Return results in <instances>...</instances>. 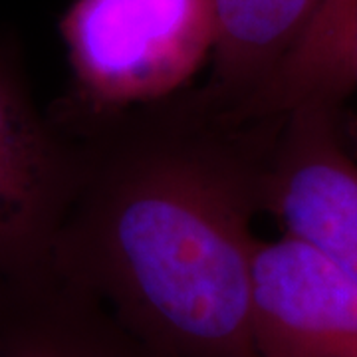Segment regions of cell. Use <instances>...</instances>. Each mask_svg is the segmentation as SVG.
Masks as SVG:
<instances>
[{"label": "cell", "mask_w": 357, "mask_h": 357, "mask_svg": "<svg viewBox=\"0 0 357 357\" xmlns=\"http://www.w3.org/2000/svg\"><path fill=\"white\" fill-rule=\"evenodd\" d=\"M288 107L203 86L109 114L52 117L79 178L50 264L165 357H256L250 276Z\"/></svg>", "instance_id": "1"}, {"label": "cell", "mask_w": 357, "mask_h": 357, "mask_svg": "<svg viewBox=\"0 0 357 357\" xmlns=\"http://www.w3.org/2000/svg\"><path fill=\"white\" fill-rule=\"evenodd\" d=\"M72 86L58 114H109L189 88L213 56L211 0H74L60 18Z\"/></svg>", "instance_id": "2"}, {"label": "cell", "mask_w": 357, "mask_h": 357, "mask_svg": "<svg viewBox=\"0 0 357 357\" xmlns=\"http://www.w3.org/2000/svg\"><path fill=\"white\" fill-rule=\"evenodd\" d=\"M354 84L351 66H332L288 105L268 173L266 213L357 280V161L342 135V103Z\"/></svg>", "instance_id": "3"}, {"label": "cell", "mask_w": 357, "mask_h": 357, "mask_svg": "<svg viewBox=\"0 0 357 357\" xmlns=\"http://www.w3.org/2000/svg\"><path fill=\"white\" fill-rule=\"evenodd\" d=\"M79 178V143L42 115L14 36L0 30V278L44 266Z\"/></svg>", "instance_id": "4"}, {"label": "cell", "mask_w": 357, "mask_h": 357, "mask_svg": "<svg viewBox=\"0 0 357 357\" xmlns=\"http://www.w3.org/2000/svg\"><path fill=\"white\" fill-rule=\"evenodd\" d=\"M250 328L256 357H357V280L290 234L258 241Z\"/></svg>", "instance_id": "5"}, {"label": "cell", "mask_w": 357, "mask_h": 357, "mask_svg": "<svg viewBox=\"0 0 357 357\" xmlns=\"http://www.w3.org/2000/svg\"><path fill=\"white\" fill-rule=\"evenodd\" d=\"M0 357H165L52 264L0 278Z\"/></svg>", "instance_id": "6"}, {"label": "cell", "mask_w": 357, "mask_h": 357, "mask_svg": "<svg viewBox=\"0 0 357 357\" xmlns=\"http://www.w3.org/2000/svg\"><path fill=\"white\" fill-rule=\"evenodd\" d=\"M213 72L203 88L230 105H246L278 82L314 34L351 0H211Z\"/></svg>", "instance_id": "7"}, {"label": "cell", "mask_w": 357, "mask_h": 357, "mask_svg": "<svg viewBox=\"0 0 357 357\" xmlns=\"http://www.w3.org/2000/svg\"><path fill=\"white\" fill-rule=\"evenodd\" d=\"M351 62L357 77V0H354V18H351Z\"/></svg>", "instance_id": "8"}]
</instances>
